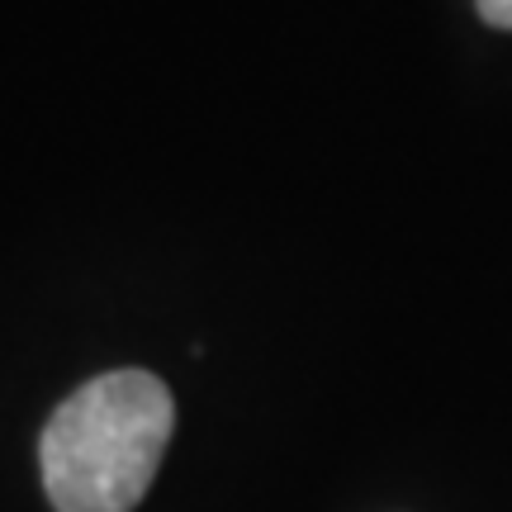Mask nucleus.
Here are the masks:
<instances>
[{"instance_id": "nucleus-1", "label": "nucleus", "mask_w": 512, "mask_h": 512, "mask_svg": "<svg viewBox=\"0 0 512 512\" xmlns=\"http://www.w3.org/2000/svg\"><path fill=\"white\" fill-rule=\"evenodd\" d=\"M176 403L147 370H110L57 403L38 460L57 512H128L166 456Z\"/></svg>"}, {"instance_id": "nucleus-2", "label": "nucleus", "mask_w": 512, "mask_h": 512, "mask_svg": "<svg viewBox=\"0 0 512 512\" xmlns=\"http://www.w3.org/2000/svg\"><path fill=\"white\" fill-rule=\"evenodd\" d=\"M479 15L494 29H512V0H479Z\"/></svg>"}]
</instances>
